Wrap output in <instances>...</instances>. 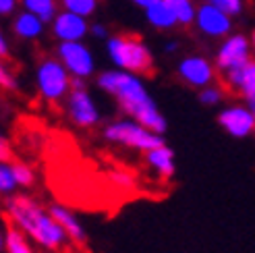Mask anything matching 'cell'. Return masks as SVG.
Returning a JSON list of instances; mask_svg holds the SVG:
<instances>
[{"label": "cell", "mask_w": 255, "mask_h": 253, "mask_svg": "<svg viewBox=\"0 0 255 253\" xmlns=\"http://www.w3.org/2000/svg\"><path fill=\"white\" fill-rule=\"evenodd\" d=\"M98 87L110 94L119 102L123 112L129 119L143 125L145 129L154 131L158 135H164L168 129L166 119L158 110L156 102L147 94L143 81L139 75L127 73V71H106L98 75Z\"/></svg>", "instance_id": "6da1fadb"}, {"label": "cell", "mask_w": 255, "mask_h": 253, "mask_svg": "<svg viewBox=\"0 0 255 253\" xmlns=\"http://www.w3.org/2000/svg\"><path fill=\"white\" fill-rule=\"evenodd\" d=\"M4 212L10 224L25 237L46 251H60L69 243L67 233L60 229L46 208H42L33 197L15 193L4 199Z\"/></svg>", "instance_id": "7a4b0ae2"}, {"label": "cell", "mask_w": 255, "mask_h": 253, "mask_svg": "<svg viewBox=\"0 0 255 253\" xmlns=\"http://www.w3.org/2000/svg\"><path fill=\"white\" fill-rule=\"evenodd\" d=\"M108 56L121 71L133 75H147L154 69L149 48L141 42L139 35L121 33L108 40Z\"/></svg>", "instance_id": "3957f363"}, {"label": "cell", "mask_w": 255, "mask_h": 253, "mask_svg": "<svg viewBox=\"0 0 255 253\" xmlns=\"http://www.w3.org/2000/svg\"><path fill=\"white\" fill-rule=\"evenodd\" d=\"M102 135H104V139L110 143L139 149V151H143V154L166 143L164 141V135H158L154 131L145 129L143 125H139L133 119H121V121H114V123L106 125Z\"/></svg>", "instance_id": "277c9868"}, {"label": "cell", "mask_w": 255, "mask_h": 253, "mask_svg": "<svg viewBox=\"0 0 255 253\" xmlns=\"http://www.w3.org/2000/svg\"><path fill=\"white\" fill-rule=\"evenodd\" d=\"M37 92L46 102H60L71 94V73L58 58H44L35 73Z\"/></svg>", "instance_id": "5b68a950"}, {"label": "cell", "mask_w": 255, "mask_h": 253, "mask_svg": "<svg viewBox=\"0 0 255 253\" xmlns=\"http://www.w3.org/2000/svg\"><path fill=\"white\" fill-rule=\"evenodd\" d=\"M56 54L58 60L65 65V69L71 73V77L87 79L96 71V60L89 52V48L83 46L81 42H60Z\"/></svg>", "instance_id": "8992f818"}, {"label": "cell", "mask_w": 255, "mask_h": 253, "mask_svg": "<svg viewBox=\"0 0 255 253\" xmlns=\"http://www.w3.org/2000/svg\"><path fill=\"white\" fill-rule=\"evenodd\" d=\"M67 115L79 129H92L100 123V108L87 90H71L67 96Z\"/></svg>", "instance_id": "52a82bcc"}, {"label": "cell", "mask_w": 255, "mask_h": 253, "mask_svg": "<svg viewBox=\"0 0 255 253\" xmlns=\"http://www.w3.org/2000/svg\"><path fill=\"white\" fill-rule=\"evenodd\" d=\"M218 125L231 137L247 139L249 135L255 133V112L249 106H243V104L222 108L220 115H218Z\"/></svg>", "instance_id": "ba28073f"}, {"label": "cell", "mask_w": 255, "mask_h": 253, "mask_svg": "<svg viewBox=\"0 0 255 253\" xmlns=\"http://www.w3.org/2000/svg\"><path fill=\"white\" fill-rule=\"evenodd\" d=\"M249 50H251V46H249V40L245 35L237 33V35L226 37L224 44L218 50V54H216V69L224 75L228 71L245 67L247 62L251 60L249 58Z\"/></svg>", "instance_id": "9c48e42d"}, {"label": "cell", "mask_w": 255, "mask_h": 253, "mask_svg": "<svg viewBox=\"0 0 255 253\" xmlns=\"http://www.w3.org/2000/svg\"><path fill=\"white\" fill-rule=\"evenodd\" d=\"M176 71H178V77H181L187 85L199 87V90L212 85L214 79H216V67L212 65L208 58L197 56V54L183 58L181 62H178Z\"/></svg>", "instance_id": "30bf717a"}, {"label": "cell", "mask_w": 255, "mask_h": 253, "mask_svg": "<svg viewBox=\"0 0 255 253\" xmlns=\"http://www.w3.org/2000/svg\"><path fill=\"white\" fill-rule=\"evenodd\" d=\"M195 23H197L199 31L203 35H210V37H224V35H228V31L233 27L231 15H226L224 10L216 8L208 2L197 8Z\"/></svg>", "instance_id": "8fae6325"}, {"label": "cell", "mask_w": 255, "mask_h": 253, "mask_svg": "<svg viewBox=\"0 0 255 253\" xmlns=\"http://www.w3.org/2000/svg\"><path fill=\"white\" fill-rule=\"evenodd\" d=\"M224 81L231 90L243 96L245 106H249L255 112V60H249L241 69L224 73Z\"/></svg>", "instance_id": "7c38bea8"}, {"label": "cell", "mask_w": 255, "mask_h": 253, "mask_svg": "<svg viewBox=\"0 0 255 253\" xmlns=\"http://www.w3.org/2000/svg\"><path fill=\"white\" fill-rule=\"evenodd\" d=\"M48 212L52 214V218L58 222L60 229L67 233L69 241L77 243V245H83L87 241V231L83 229L81 220L77 218V214H75L71 208L62 206V204H52L48 208Z\"/></svg>", "instance_id": "4fadbf2b"}, {"label": "cell", "mask_w": 255, "mask_h": 253, "mask_svg": "<svg viewBox=\"0 0 255 253\" xmlns=\"http://www.w3.org/2000/svg\"><path fill=\"white\" fill-rule=\"evenodd\" d=\"M52 31L60 42H81L87 35V23L83 17L65 10L60 15H56Z\"/></svg>", "instance_id": "5bb4252c"}, {"label": "cell", "mask_w": 255, "mask_h": 253, "mask_svg": "<svg viewBox=\"0 0 255 253\" xmlns=\"http://www.w3.org/2000/svg\"><path fill=\"white\" fill-rule=\"evenodd\" d=\"M145 162L151 170H156L162 179H172L174 170H176V164H174V151L164 143L156 149H149L145 151Z\"/></svg>", "instance_id": "9a60e30c"}, {"label": "cell", "mask_w": 255, "mask_h": 253, "mask_svg": "<svg viewBox=\"0 0 255 253\" xmlns=\"http://www.w3.org/2000/svg\"><path fill=\"white\" fill-rule=\"evenodd\" d=\"M12 29H15V33L19 37H23V40H35V37L44 31V21L40 17L31 15V12H21L15 19Z\"/></svg>", "instance_id": "2e32d148"}, {"label": "cell", "mask_w": 255, "mask_h": 253, "mask_svg": "<svg viewBox=\"0 0 255 253\" xmlns=\"http://www.w3.org/2000/svg\"><path fill=\"white\" fill-rule=\"evenodd\" d=\"M145 15H147V21L158 29H172L174 25H178L174 12L170 10V6L164 2V0L151 4L149 8H145Z\"/></svg>", "instance_id": "e0dca14e"}, {"label": "cell", "mask_w": 255, "mask_h": 253, "mask_svg": "<svg viewBox=\"0 0 255 253\" xmlns=\"http://www.w3.org/2000/svg\"><path fill=\"white\" fill-rule=\"evenodd\" d=\"M4 251L6 253H35L29 239L25 237L19 229H15V226H8L6 229V243H4Z\"/></svg>", "instance_id": "ac0fdd59"}, {"label": "cell", "mask_w": 255, "mask_h": 253, "mask_svg": "<svg viewBox=\"0 0 255 253\" xmlns=\"http://www.w3.org/2000/svg\"><path fill=\"white\" fill-rule=\"evenodd\" d=\"M164 2H166L170 6V10L174 12L178 25H191V23H195L197 8L193 6L191 0H164Z\"/></svg>", "instance_id": "d6986e66"}, {"label": "cell", "mask_w": 255, "mask_h": 253, "mask_svg": "<svg viewBox=\"0 0 255 253\" xmlns=\"http://www.w3.org/2000/svg\"><path fill=\"white\" fill-rule=\"evenodd\" d=\"M25 8H27V12H31V15L40 17L44 23H50L54 21L56 17V0H23Z\"/></svg>", "instance_id": "ffe728a7"}, {"label": "cell", "mask_w": 255, "mask_h": 253, "mask_svg": "<svg viewBox=\"0 0 255 253\" xmlns=\"http://www.w3.org/2000/svg\"><path fill=\"white\" fill-rule=\"evenodd\" d=\"M17 179L12 172V164L10 162H0V197H10L17 193Z\"/></svg>", "instance_id": "44dd1931"}, {"label": "cell", "mask_w": 255, "mask_h": 253, "mask_svg": "<svg viewBox=\"0 0 255 253\" xmlns=\"http://www.w3.org/2000/svg\"><path fill=\"white\" fill-rule=\"evenodd\" d=\"M65 10L69 12H75L79 17H89L96 12V6H98V0H60Z\"/></svg>", "instance_id": "7402d4cb"}, {"label": "cell", "mask_w": 255, "mask_h": 253, "mask_svg": "<svg viewBox=\"0 0 255 253\" xmlns=\"http://www.w3.org/2000/svg\"><path fill=\"white\" fill-rule=\"evenodd\" d=\"M12 164V172H15V179H17V185L21 189H27L35 183V172L31 166H27L25 162H10Z\"/></svg>", "instance_id": "603a6c76"}, {"label": "cell", "mask_w": 255, "mask_h": 253, "mask_svg": "<svg viewBox=\"0 0 255 253\" xmlns=\"http://www.w3.org/2000/svg\"><path fill=\"white\" fill-rule=\"evenodd\" d=\"M108 179L110 183L117 187V189H123V191H133L135 189V176L127 170H110L108 172Z\"/></svg>", "instance_id": "cb8c5ba5"}, {"label": "cell", "mask_w": 255, "mask_h": 253, "mask_svg": "<svg viewBox=\"0 0 255 253\" xmlns=\"http://www.w3.org/2000/svg\"><path fill=\"white\" fill-rule=\"evenodd\" d=\"M222 100H224V92L220 90V87H216V85H208V87H203V90L199 92V102L203 106H218Z\"/></svg>", "instance_id": "d4e9b609"}, {"label": "cell", "mask_w": 255, "mask_h": 253, "mask_svg": "<svg viewBox=\"0 0 255 253\" xmlns=\"http://www.w3.org/2000/svg\"><path fill=\"white\" fill-rule=\"evenodd\" d=\"M0 90H6V92H15L17 90V79H15V73H12L4 60L0 58Z\"/></svg>", "instance_id": "484cf974"}, {"label": "cell", "mask_w": 255, "mask_h": 253, "mask_svg": "<svg viewBox=\"0 0 255 253\" xmlns=\"http://www.w3.org/2000/svg\"><path fill=\"white\" fill-rule=\"evenodd\" d=\"M206 2L224 10L226 15H239V12L243 10V2H241V0H206Z\"/></svg>", "instance_id": "4316f807"}, {"label": "cell", "mask_w": 255, "mask_h": 253, "mask_svg": "<svg viewBox=\"0 0 255 253\" xmlns=\"http://www.w3.org/2000/svg\"><path fill=\"white\" fill-rule=\"evenodd\" d=\"M10 158V147H8V141L4 139V135L0 133V162H8Z\"/></svg>", "instance_id": "83f0119b"}, {"label": "cell", "mask_w": 255, "mask_h": 253, "mask_svg": "<svg viewBox=\"0 0 255 253\" xmlns=\"http://www.w3.org/2000/svg\"><path fill=\"white\" fill-rule=\"evenodd\" d=\"M15 8V0H0V15H8Z\"/></svg>", "instance_id": "f1b7e54d"}, {"label": "cell", "mask_w": 255, "mask_h": 253, "mask_svg": "<svg viewBox=\"0 0 255 253\" xmlns=\"http://www.w3.org/2000/svg\"><path fill=\"white\" fill-rule=\"evenodd\" d=\"M89 31H92L96 37H100V40H102V37H106L108 35V31H106V27H104V25H100V23H96V25H92V29H89Z\"/></svg>", "instance_id": "f546056e"}, {"label": "cell", "mask_w": 255, "mask_h": 253, "mask_svg": "<svg viewBox=\"0 0 255 253\" xmlns=\"http://www.w3.org/2000/svg\"><path fill=\"white\" fill-rule=\"evenodd\" d=\"M6 56H8V44L2 37V33H0V58H6Z\"/></svg>", "instance_id": "4dcf8cb0"}, {"label": "cell", "mask_w": 255, "mask_h": 253, "mask_svg": "<svg viewBox=\"0 0 255 253\" xmlns=\"http://www.w3.org/2000/svg\"><path fill=\"white\" fill-rule=\"evenodd\" d=\"M71 90H85V81L79 77H73L71 79Z\"/></svg>", "instance_id": "1f68e13d"}, {"label": "cell", "mask_w": 255, "mask_h": 253, "mask_svg": "<svg viewBox=\"0 0 255 253\" xmlns=\"http://www.w3.org/2000/svg\"><path fill=\"white\" fill-rule=\"evenodd\" d=\"M135 4H139V6H143V8H149L151 4H156V2H160V0H133Z\"/></svg>", "instance_id": "d6a6232c"}, {"label": "cell", "mask_w": 255, "mask_h": 253, "mask_svg": "<svg viewBox=\"0 0 255 253\" xmlns=\"http://www.w3.org/2000/svg\"><path fill=\"white\" fill-rule=\"evenodd\" d=\"M4 243H6V231L0 229V253L4 251Z\"/></svg>", "instance_id": "836d02e7"}, {"label": "cell", "mask_w": 255, "mask_h": 253, "mask_svg": "<svg viewBox=\"0 0 255 253\" xmlns=\"http://www.w3.org/2000/svg\"><path fill=\"white\" fill-rule=\"evenodd\" d=\"M166 50H168V52H174V50H176V44H174V42H172V44H168V46H166Z\"/></svg>", "instance_id": "e575fe53"}, {"label": "cell", "mask_w": 255, "mask_h": 253, "mask_svg": "<svg viewBox=\"0 0 255 253\" xmlns=\"http://www.w3.org/2000/svg\"><path fill=\"white\" fill-rule=\"evenodd\" d=\"M251 44H253V50H255V31H253V35H251Z\"/></svg>", "instance_id": "d590c367"}, {"label": "cell", "mask_w": 255, "mask_h": 253, "mask_svg": "<svg viewBox=\"0 0 255 253\" xmlns=\"http://www.w3.org/2000/svg\"><path fill=\"white\" fill-rule=\"evenodd\" d=\"M46 253H60V251H46Z\"/></svg>", "instance_id": "8d00e7d4"}]
</instances>
